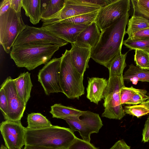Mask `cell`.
I'll list each match as a JSON object with an SVG mask.
<instances>
[{
    "label": "cell",
    "instance_id": "cell-5",
    "mask_svg": "<svg viewBox=\"0 0 149 149\" xmlns=\"http://www.w3.org/2000/svg\"><path fill=\"white\" fill-rule=\"evenodd\" d=\"M104 92V111L102 117L110 119L120 120L125 115L120 100V91L125 86L123 75L109 77Z\"/></svg>",
    "mask_w": 149,
    "mask_h": 149
},
{
    "label": "cell",
    "instance_id": "cell-20",
    "mask_svg": "<svg viewBox=\"0 0 149 149\" xmlns=\"http://www.w3.org/2000/svg\"><path fill=\"white\" fill-rule=\"evenodd\" d=\"M123 75L124 81L127 83L131 82L136 85L138 81L149 82V70L142 69L132 64Z\"/></svg>",
    "mask_w": 149,
    "mask_h": 149
},
{
    "label": "cell",
    "instance_id": "cell-17",
    "mask_svg": "<svg viewBox=\"0 0 149 149\" xmlns=\"http://www.w3.org/2000/svg\"><path fill=\"white\" fill-rule=\"evenodd\" d=\"M108 82L104 78L92 77L89 78L86 88V97L91 102L97 104L104 99V93Z\"/></svg>",
    "mask_w": 149,
    "mask_h": 149
},
{
    "label": "cell",
    "instance_id": "cell-24",
    "mask_svg": "<svg viewBox=\"0 0 149 149\" xmlns=\"http://www.w3.org/2000/svg\"><path fill=\"white\" fill-rule=\"evenodd\" d=\"M28 125L26 128L30 129H38L50 127L53 125L51 122L42 114L32 113L27 117Z\"/></svg>",
    "mask_w": 149,
    "mask_h": 149
},
{
    "label": "cell",
    "instance_id": "cell-7",
    "mask_svg": "<svg viewBox=\"0 0 149 149\" xmlns=\"http://www.w3.org/2000/svg\"><path fill=\"white\" fill-rule=\"evenodd\" d=\"M74 133L78 131L82 139L90 142L92 134L98 133L103 126L99 115L89 111H83L80 115L64 119Z\"/></svg>",
    "mask_w": 149,
    "mask_h": 149
},
{
    "label": "cell",
    "instance_id": "cell-22",
    "mask_svg": "<svg viewBox=\"0 0 149 149\" xmlns=\"http://www.w3.org/2000/svg\"><path fill=\"white\" fill-rule=\"evenodd\" d=\"M65 0L45 1L41 8V19H45L57 13L64 7Z\"/></svg>",
    "mask_w": 149,
    "mask_h": 149
},
{
    "label": "cell",
    "instance_id": "cell-45",
    "mask_svg": "<svg viewBox=\"0 0 149 149\" xmlns=\"http://www.w3.org/2000/svg\"><path fill=\"white\" fill-rule=\"evenodd\" d=\"M147 95L148 97V99H149V92H148L147 93Z\"/></svg>",
    "mask_w": 149,
    "mask_h": 149
},
{
    "label": "cell",
    "instance_id": "cell-13",
    "mask_svg": "<svg viewBox=\"0 0 149 149\" xmlns=\"http://www.w3.org/2000/svg\"><path fill=\"white\" fill-rule=\"evenodd\" d=\"M90 24H74L58 22L41 28L68 42L74 44L79 34Z\"/></svg>",
    "mask_w": 149,
    "mask_h": 149
},
{
    "label": "cell",
    "instance_id": "cell-21",
    "mask_svg": "<svg viewBox=\"0 0 149 149\" xmlns=\"http://www.w3.org/2000/svg\"><path fill=\"white\" fill-rule=\"evenodd\" d=\"M83 111L62 105L55 104L51 107L49 112L53 118L64 119L76 117L81 115Z\"/></svg>",
    "mask_w": 149,
    "mask_h": 149
},
{
    "label": "cell",
    "instance_id": "cell-41",
    "mask_svg": "<svg viewBox=\"0 0 149 149\" xmlns=\"http://www.w3.org/2000/svg\"><path fill=\"white\" fill-rule=\"evenodd\" d=\"M139 6L149 12V0H134Z\"/></svg>",
    "mask_w": 149,
    "mask_h": 149
},
{
    "label": "cell",
    "instance_id": "cell-8",
    "mask_svg": "<svg viewBox=\"0 0 149 149\" xmlns=\"http://www.w3.org/2000/svg\"><path fill=\"white\" fill-rule=\"evenodd\" d=\"M130 8V0H115L100 9L95 22L101 32L118 21L129 12Z\"/></svg>",
    "mask_w": 149,
    "mask_h": 149
},
{
    "label": "cell",
    "instance_id": "cell-6",
    "mask_svg": "<svg viewBox=\"0 0 149 149\" xmlns=\"http://www.w3.org/2000/svg\"><path fill=\"white\" fill-rule=\"evenodd\" d=\"M21 12L11 8L0 16V42L5 52L9 53L19 35L25 29Z\"/></svg>",
    "mask_w": 149,
    "mask_h": 149
},
{
    "label": "cell",
    "instance_id": "cell-33",
    "mask_svg": "<svg viewBox=\"0 0 149 149\" xmlns=\"http://www.w3.org/2000/svg\"><path fill=\"white\" fill-rule=\"evenodd\" d=\"M136 89L132 86L130 87L124 86L121 89L120 91V100L122 105L126 104L132 98Z\"/></svg>",
    "mask_w": 149,
    "mask_h": 149
},
{
    "label": "cell",
    "instance_id": "cell-44",
    "mask_svg": "<svg viewBox=\"0 0 149 149\" xmlns=\"http://www.w3.org/2000/svg\"><path fill=\"white\" fill-rule=\"evenodd\" d=\"M0 149H8V148L3 145H1V146Z\"/></svg>",
    "mask_w": 149,
    "mask_h": 149
},
{
    "label": "cell",
    "instance_id": "cell-34",
    "mask_svg": "<svg viewBox=\"0 0 149 149\" xmlns=\"http://www.w3.org/2000/svg\"><path fill=\"white\" fill-rule=\"evenodd\" d=\"M0 109L6 120L8 113V107L7 97L4 89L0 86Z\"/></svg>",
    "mask_w": 149,
    "mask_h": 149
},
{
    "label": "cell",
    "instance_id": "cell-36",
    "mask_svg": "<svg viewBox=\"0 0 149 149\" xmlns=\"http://www.w3.org/2000/svg\"><path fill=\"white\" fill-rule=\"evenodd\" d=\"M131 1L133 10V13L142 16L149 21V12L138 5L134 0Z\"/></svg>",
    "mask_w": 149,
    "mask_h": 149
},
{
    "label": "cell",
    "instance_id": "cell-47",
    "mask_svg": "<svg viewBox=\"0 0 149 149\" xmlns=\"http://www.w3.org/2000/svg\"><path fill=\"white\" fill-rule=\"evenodd\" d=\"M148 53V55H149V53Z\"/></svg>",
    "mask_w": 149,
    "mask_h": 149
},
{
    "label": "cell",
    "instance_id": "cell-2",
    "mask_svg": "<svg viewBox=\"0 0 149 149\" xmlns=\"http://www.w3.org/2000/svg\"><path fill=\"white\" fill-rule=\"evenodd\" d=\"M61 47L50 43L25 44L12 46L10 54L17 67L31 70L47 63Z\"/></svg>",
    "mask_w": 149,
    "mask_h": 149
},
{
    "label": "cell",
    "instance_id": "cell-27",
    "mask_svg": "<svg viewBox=\"0 0 149 149\" xmlns=\"http://www.w3.org/2000/svg\"><path fill=\"white\" fill-rule=\"evenodd\" d=\"M134 61L136 66L142 69L149 70V56L148 52L140 49L135 50Z\"/></svg>",
    "mask_w": 149,
    "mask_h": 149
},
{
    "label": "cell",
    "instance_id": "cell-11",
    "mask_svg": "<svg viewBox=\"0 0 149 149\" xmlns=\"http://www.w3.org/2000/svg\"><path fill=\"white\" fill-rule=\"evenodd\" d=\"M0 130L8 149H21L25 145L26 129L21 120L3 121L0 124Z\"/></svg>",
    "mask_w": 149,
    "mask_h": 149
},
{
    "label": "cell",
    "instance_id": "cell-30",
    "mask_svg": "<svg viewBox=\"0 0 149 149\" xmlns=\"http://www.w3.org/2000/svg\"><path fill=\"white\" fill-rule=\"evenodd\" d=\"M124 110L126 114L136 116L137 118L149 113V110L141 104L125 106Z\"/></svg>",
    "mask_w": 149,
    "mask_h": 149
},
{
    "label": "cell",
    "instance_id": "cell-28",
    "mask_svg": "<svg viewBox=\"0 0 149 149\" xmlns=\"http://www.w3.org/2000/svg\"><path fill=\"white\" fill-rule=\"evenodd\" d=\"M123 44L131 50L140 49L149 53V39L136 40L126 39L123 41Z\"/></svg>",
    "mask_w": 149,
    "mask_h": 149
},
{
    "label": "cell",
    "instance_id": "cell-16",
    "mask_svg": "<svg viewBox=\"0 0 149 149\" xmlns=\"http://www.w3.org/2000/svg\"><path fill=\"white\" fill-rule=\"evenodd\" d=\"M101 34L98 26L94 22L81 32L74 44L79 47L93 48L97 44Z\"/></svg>",
    "mask_w": 149,
    "mask_h": 149
},
{
    "label": "cell",
    "instance_id": "cell-4",
    "mask_svg": "<svg viewBox=\"0 0 149 149\" xmlns=\"http://www.w3.org/2000/svg\"><path fill=\"white\" fill-rule=\"evenodd\" d=\"M62 56L60 82L62 93L69 99H79L84 93V75L78 73L73 66L70 50L66 49Z\"/></svg>",
    "mask_w": 149,
    "mask_h": 149
},
{
    "label": "cell",
    "instance_id": "cell-32",
    "mask_svg": "<svg viewBox=\"0 0 149 149\" xmlns=\"http://www.w3.org/2000/svg\"><path fill=\"white\" fill-rule=\"evenodd\" d=\"M68 149H99L90 142H86L77 137Z\"/></svg>",
    "mask_w": 149,
    "mask_h": 149
},
{
    "label": "cell",
    "instance_id": "cell-35",
    "mask_svg": "<svg viewBox=\"0 0 149 149\" xmlns=\"http://www.w3.org/2000/svg\"><path fill=\"white\" fill-rule=\"evenodd\" d=\"M128 35L127 40H136L149 39V28L145 29Z\"/></svg>",
    "mask_w": 149,
    "mask_h": 149
},
{
    "label": "cell",
    "instance_id": "cell-14",
    "mask_svg": "<svg viewBox=\"0 0 149 149\" xmlns=\"http://www.w3.org/2000/svg\"><path fill=\"white\" fill-rule=\"evenodd\" d=\"M100 7L72 4L65 0V4L59 12L50 17L42 20V27L52 24L80 15L99 10Z\"/></svg>",
    "mask_w": 149,
    "mask_h": 149
},
{
    "label": "cell",
    "instance_id": "cell-26",
    "mask_svg": "<svg viewBox=\"0 0 149 149\" xmlns=\"http://www.w3.org/2000/svg\"><path fill=\"white\" fill-rule=\"evenodd\" d=\"M98 11L80 15L57 22H67L74 24H90L95 22Z\"/></svg>",
    "mask_w": 149,
    "mask_h": 149
},
{
    "label": "cell",
    "instance_id": "cell-1",
    "mask_svg": "<svg viewBox=\"0 0 149 149\" xmlns=\"http://www.w3.org/2000/svg\"><path fill=\"white\" fill-rule=\"evenodd\" d=\"M129 15L128 12L117 22L101 32L97 44L91 50V58L95 62L108 68L112 59L121 53Z\"/></svg>",
    "mask_w": 149,
    "mask_h": 149
},
{
    "label": "cell",
    "instance_id": "cell-23",
    "mask_svg": "<svg viewBox=\"0 0 149 149\" xmlns=\"http://www.w3.org/2000/svg\"><path fill=\"white\" fill-rule=\"evenodd\" d=\"M127 52L119 54L110 62L108 68L109 77L123 75V70L126 66L125 60Z\"/></svg>",
    "mask_w": 149,
    "mask_h": 149
},
{
    "label": "cell",
    "instance_id": "cell-15",
    "mask_svg": "<svg viewBox=\"0 0 149 149\" xmlns=\"http://www.w3.org/2000/svg\"><path fill=\"white\" fill-rule=\"evenodd\" d=\"M71 44L70 50L71 59L73 66L80 74L84 75L91 58V48L79 47Z\"/></svg>",
    "mask_w": 149,
    "mask_h": 149
},
{
    "label": "cell",
    "instance_id": "cell-9",
    "mask_svg": "<svg viewBox=\"0 0 149 149\" xmlns=\"http://www.w3.org/2000/svg\"><path fill=\"white\" fill-rule=\"evenodd\" d=\"M62 56L55 58L46 64L39 71L38 81L42 87L45 94L62 93L60 85V70Z\"/></svg>",
    "mask_w": 149,
    "mask_h": 149
},
{
    "label": "cell",
    "instance_id": "cell-12",
    "mask_svg": "<svg viewBox=\"0 0 149 149\" xmlns=\"http://www.w3.org/2000/svg\"><path fill=\"white\" fill-rule=\"evenodd\" d=\"M4 89L8 100V113L6 119L12 121L21 120L26 104L19 98L15 88L14 79L8 77L1 86Z\"/></svg>",
    "mask_w": 149,
    "mask_h": 149
},
{
    "label": "cell",
    "instance_id": "cell-3",
    "mask_svg": "<svg viewBox=\"0 0 149 149\" xmlns=\"http://www.w3.org/2000/svg\"><path fill=\"white\" fill-rule=\"evenodd\" d=\"M26 129L25 145L68 148L77 138L70 129L58 126L38 129Z\"/></svg>",
    "mask_w": 149,
    "mask_h": 149
},
{
    "label": "cell",
    "instance_id": "cell-10",
    "mask_svg": "<svg viewBox=\"0 0 149 149\" xmlns=\"http://www.w3.org/2000/svg\"><path fill=\"white\" fill-rule=\"evenodd\" d=\"M52 44L62 47L68 43L41 27H36L26 25L25 29L19 35L13 46L27 43Z\"/></svg>",
    "mask_w": 149,
    "mask_h": 149
},
{
    "label": "cell",
    "instance_id": "cell-19",
    "mask_svg": "<svg viewBox=\"0 0 149 149\" xmlns=\"http://www.w3.org/2000/svg\"><path fill=\"white\" fill-rule=\"evenodd\" d=\"M41 1L40 0H22V8L25 15L29 17L33 24L38 23L41 19Z\"/></svg>",
    "mask_w": 149,
    "mask_h": 149
},
{
    "label": "cell",
    "instance_id": "cell-25",
    "mask_svg": "<svg viewBox=\"0 0 149 149\" xmlns=\"http://www.w3.org/2000/svg\"><path fill=\"white\" fill-rule=\"evenodd\" d=\"M127 24L126 33L129 35L149 28V21L142 16L133 13Z\"/></svg>",
    "mask_w": 149,
    "mask_h": 149
},
{
    "label": "cell",
    "instance_id": "cell-37",
    "mask_svg": "<svg viewBox=\"0 0 149 149\" xmlns=\"http://www.w3.org/2000/svg\"><path fill=\"white\" fill-rule=\"evenodd\" d=\"M143 138L142 141L144 143L149 141V116L146 120L142 132Z\"/></svg>",
    "mask_w": 149,
    "mask_h": 149
},
{
    "label": "cell",
    "instance_id": "cell-18",
    "mask_svg": "<svg viewBox=\"0 0 149 149\" xmlns=\"http://www.w3.org/2000/svg\"><path fill=\"white\" fill-rule=\"evenodd\" d=\"M16 91L19 98L26 104L31 97L33 86L30 74L28 72L21 73L14 79Z\"/></svg>",
    "mask_w": 149,
    "mask_h": 149
},
{
    "label": "cell",
    "instance_id": "cell-40",
    "mask_svg": "<svg viewBox=\"0 0 149 149\" xmlns=\"http://www.w3.org/2000/svg\"><path fill=\"white\" fill-rule=\"evenodd\" d=\"M109 149H130V147L123 140H120L117 141Z\"/></svg>",
    "mask_w": 149,
    "mask_h": 149
},
{
    "label": "cell",
    "instance_id": "cell-46",
    "mask_svg": "<svg viewBox=\"0 0 149 149\" xmlns=\"http://www.w3.org/2000/svg\"><path fill=\"white\" fill-rule=\"evenodd\" d=\"M58 149H68V148H61Z\"/></svg>",
    "mask_w": 149,
    "mask_h": 149
},
{
    "label": "cell",
    "instance_id": "cell-42",
    "mask_svg": "<svg viewBox=\"0 0 149 149\" xmlns=\"http://www.w3.org/2000/svg\"><path fill=\"white\" fill-rule=\"evenodd\" d=\"M23 149H55L52 148L46 147L42 146L25 145Z\"/></svg>",
    "mask_w": 149,
    "mask_h": 149
},
{
    "label": "cell",
    "instance_id": "cell-39",
    "mask_svg": "<svg viewBox=\"0 0 149 149\" xmlns=\"http://www.w3.org/2000/svg\"><path fill=\"white\" fill-rule=\"evenodd\" d=\"M11 8L16 13L21 12L22 0H10Z\"/></svg>",
    "mask_w": 149,
    "mask_h": 149
},
{
    "label": "cell",
    "instance_id": "cell-43",
    "mask_svg": "<svg viewBox=\"0 0 149 149\" xmlns=\"http://www.w3.org/2000/svg\"><path fill=\"white\" fill-rule=\"evenodd\" d=\"M140 104L143 105L149 110V99H148Z\"/></svg>",
    "mask_w": 149,
    "mask_h": 149
},
{
    "label": "cell",
    "instance_id": "cell-38",
    "mask_svg": "<svg viewBox=\"0 0 149 149\" xmlns=\"http://www.w3.org/2000/svg\"><path fill=\"white\" fill-rule=\"evenodd\" d=\"M10 8V0L2 1L0 5V16L4 14Z\"/></svg>",
    "mask_w": 149,
    "mask_h": 149
},
{
    "label": "cell",
    "instance_id": "cell-31",
    "mask_svg": "<svg viewBox=\"0 0 149 149\" xmlns=\"http://www.w3.org/2000/svg\"><path fill=\"white\" fill-rule=\"evenodd\" d=\"M147 93V91L145 89H137L132 98L126 104L135 105L141 104L148 99Z\"/></svg>",
    "mask_w": 149,
    "mask_h": 149
},
{
    "label": "cell",
    "instance_id": "cell-29",
    "mask_svg": "<svg viewBox=\"0 0 149 149\" xmlns=\"http://www.w3.org/2000/svg\"><path fill=\"white\" fill-rule=\"evenodd\" d=\"M69 3L91 6L103 8L115 0H67Z\"/></svg>",
    "mask_w": 149,
    "mask_h": 149
}]
</instances>
